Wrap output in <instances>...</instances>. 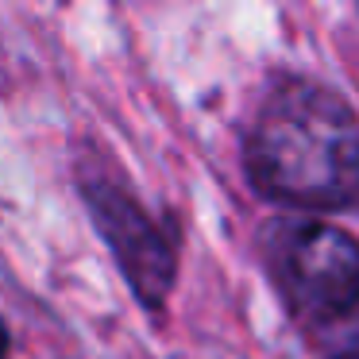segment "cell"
Segmentation results:
<instances>
[{
    "mask_svg": "<svg viewBox=\"0 0 359 359\" xmlns=\"http://www.w3.org/2000/svg\"><path fill=\"white\" fill-rule=\"evenodd\" d=\"M81 197L89 201L97 228L109 240L112 255H116L120 271L128 274L132 290L140 294V302L158 309L174 286V248L163 236V228L140 209L135 197H128L112 182L89 178L81 186Z\"/></svg>",
    "mask_w": 359,
    "mask_h": 359,
    "instance_id": "cell-3",
    "label": "cell"
},
{
    "mask_svg": "<svg viewBox=\"0 0 359 359\" xmlns=\"http://www.w3.org/2000/svg\"><path fill=\"white\" fill-rule=\"evenodd\" d=\"M248 178L294 209L359 205V116L317 81H282L251 124Z\"/></svg>",
    "mask_w": 359,
    "mask_h": 359,
    "instance_id": "cell-1",
    "label": "cell"
},
{
    "mask_svg": "<svg viewBox=\"0 0 359 359\" xmlns=\"http://www.w3.org/2000/svg\"><path fill=\"white\" fill-rule=\"evenodd\" d=\"M274 274L305 328H325L359 305V243L325 220L286 228L274 248Z\"/></svg>",
    "mask_w": 359,
    "mask_h": 359,
    "instance_id": "cell-2",
    "label": "cell"
},
{
    "mask_svg": "<svg viewBox=\"0 0 359 359\" xmlns=\"http://www.w3.org/2000/svg\"><path fill=\"white\" fill-rule=\"evenodd\" d=\"M313 348L325 359H359V305L348 317L332 320L325 328H313Z\"/></svg>",
    "mask_w": 359,
    "mask_h": 359,
    "instance_id": "cell-4",
    "label": "cell"
}]
</instances>
